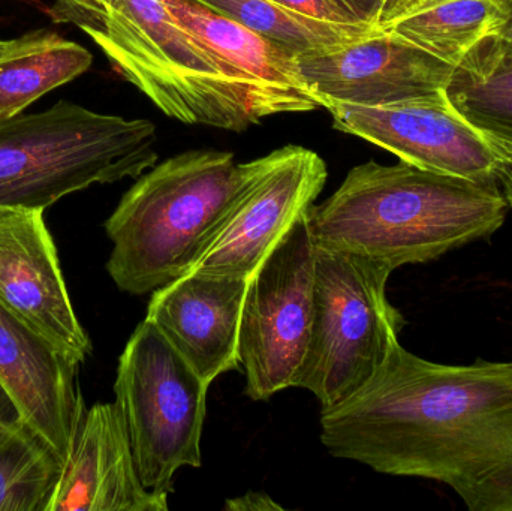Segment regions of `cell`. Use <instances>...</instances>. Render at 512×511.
Listing matches in <instances>:
<instances>
[{"mask_svg": "<svg viewBox=\"0 0 512 511\" xmlns=\"http://www.w3.org/2000/svg\"><path fill=\"white\" fill-rule=\"evenodd\" d=\"M271 2L279 3L291 11L307 15V17L318 18V20L330 21V23H354L330 0H271Z\"/></svg>", "mask_w": 512, "mask_h": 511, "instance_id": "obj_24", "label": "cell"}, {"mask_svg": "<svg viewBox=\"0 0 512 511\" xmlns=\"http://www.w3.org/2000/svg\"><path fill=\"white\" fill-rule=\"evenodd\" d=\"M469 77L477 80L492 81V83L505 84L512 86V65L496 66V68L480 69V71H466V69L456 68Z\"/></svg>", "mask_w": 512, "mask_h": 511, "instance_id": "obj_26", "label": "cell"}, {"mask_svg": "<svg viewBox=\"0 0 512 511\" xmlns=\"http://www.w3.org/2000/svg\"><path fill=\"white\" fill-rule=\"evenodd\" d=\"M44 212L0 206V303L81 365L92 344L75 315Z\"/></svg>", "mask_w": 512, "mask_h": 511, "instance_id": "obj_12", "label": "cell"}, {"mask_svg": "<svg viewBox=\"0 0 512 511\" xmlns=\"http://www.w3.org/2000/svg\"><path fill=\"white\" fill-rule=\"evenodd\" d=\"M20 420V414H18L17 408L12 404L5 390L0 387V429L14 425V423L20 422Z\"/></svg>", "mask_w": 512, "mask_h": 511, "instance_id": "obj_27", "label": "cell"}, {"mask_svg": "<svg viewBox=\"0 0 512 511\" xmlns=\"http://www.w3.org/2000/svg\"><path fill=\"white\" fill-rule=\"evenodd\" d=\"M445 93L466 120L512 158V86L477 80L454 69Z\"/></svg>", "mask_w": 512, "mask_h": 511, "instance_id": "obj_21", "label": "cell"}, {"mask_svg": "<svg viewBox=\"0 0 512 511\" xmlns=\"http://www.w3.org/2000/svg\"><path fill=\"white\" fill-rule=\"evenodd\" d=\"M246 164L224 150H189L137 177L105 221L107 272L144 296L188 273L239 194Z\"/></svg>", "mask_w": 512, "mask_h": 511, "instance_id": "obj_4", "label": "cell"}, {"mask_svg": "<svg viewBox=\"0 0 512 511\" xmlns=\"http://www.w3.org/2000/svg\"><path fill=\"white\" fill-rule=\"evenodd\" d=\"M325 110L337 131L423 170L499 185L512 168L511 156L466 120L447 96L379 107L328 102Z\"/></svg>", "mask_w": 512, "mask_h": 511, "instance_id": "obj_10", "label": "cell"}, {"mask_svg": "<svg viewBox=\"0 0 512 511\" xmlns=\"http://www.w3.org/2000/svg\"><path fill=\"white\" fill-rule=\"evenodd\" d=\"M164 2L173 17L233 72L255 123L276 114L324 108L304 80L294 51L195 0Z\"/></svg>", "mask_w": 512, "mask_h": 511, "instance_id": "obj_14", "label": "cell"}, {"mask_svg": "<svg viewBox=\"0 0 512 511\" xmlns=\"http://www.w3.org/2000/svg\"><path fill=\"white\" fill-rule=\"evenodd\" d=\"M298 68L324 102L379 105L445 98L454 66L408 39L378 30L322 53L300 54Z\"/></svg>", "mask_w": 512, "mask_h": 511, "instance_id": "obj_11", "label": "cell"}, {"mask_svg": "<svg viewBox=\"0 0 512 511\" xmlns=\"http://www.w3.org/2000/svg\"><path fill=\"white\" fill-rule=\"evenodd\" d=\"M138 476L116 402L84 411L47 511H167Z\"/></svg>", "mask_w": 512, "mask_h": 511, "instance_id": "obj_16", "label": "cell"}, {"mask_svg": "<svg viewBox=\"0 0 512 511\" xmlns=\"http://www.w3.org/2000/svg\"><path fill=\"white\" fill-rule=\"evenodd\" d=\"M249 278L188 272L153 291L144 320L204 383L240 368L239 335Z\"/></svg>", "mask_w": 512, "mask_h": 511, "instance_id": "obj_13", "label": "cell"}, {"mask_svg": "<svg viewBox=\"0 0 512 511\" xmlns=\"http://www.w3.org/2000/svg\"><path fill=\"white\" fill-rule=\"evenodd\" d=\"M264 38L300 54L322 53L360 41L379 27L330 23L291 11L271 0H195Z\"/></svg>", "mask_w": 512, "mask_h": 511, "instance_id": "obj_18", "label": "cell"}, {"mask_svg": "<svg viewBox=\"0 0 512 511\" xmlns=\"http://www.w3.org/2000/svg\"><path fill=\"white\" fill-rule=\"evenodd\" d=\"M9 39H0V53L8 47Z\"/></svg>", "mask_w": 512, "mask_h": 511, "instance_id": "obj_30", "label": "cell"}, {"mask_svg": "<svg viewBox=\"0 0 512 511\" xmlns=\"http://www.w3.org/2000/svg\"><path fill=\"white\" fill-rule=\"evenodd\" d=\"M439 2V0H399V6H397V17L409 14V12L417 11V9L424 8V6L432 5V3ZM394 18V20H396Z\"/></svg>", "mask_w": 512, "mask_h": 511, "instance_id": "obj_28", "label": "cell"}, {"mask_svg": "<svg viewBox=\"0 0 512 511\" xmlns=\"http://www.w3.org/2000/svg\"><path fill=\"white\" fill-rule=\"evenodd\" d=\"M393 270L357 255L316 248L309 345L295 387L331 410L363 389L393 348L405 318L391 305Z\"/></svg>", "mask_w": 512, "mask_h": 511, "instance_id": "obj_6", "label": "cell"}, {"mask_svg": "<svg viewBox=\"0 0 512 511\" xmlns=\"http://www.w3.org/2000/svg\"><path fill=\"white\" fill-rule=\"evenodd\" d=\"M496 14L489 32L466 54L456 68L466 71L512 65V0H492Z\"/></svg>", "mask_w": 512, "mask_h": 511, "instance_id": "obj_22", "label": "cell"}, {"mask_svg": "<svg viewBox=\"0 0 512 511\" xmlns=\"http://www.w3.org/2000/svg\"><path fill=\"white\" fill-rule=\"evenodd\" d=\"M331 456L445 483L471 511H512V363L427 362L399 344L354 396L321 411Z\"/></svg>", "mask_w": 512, "mask_h": 511, "instance_id": "obj_1", "label": "cell"}, {"mask_svg": "<svg viewBox=\"0 0 512 511\" xmlns=\"http://www.w3.org/2000/svg\"><path fill=\"white\" fill-rule=\"evenodd\" d=\"M495 14L492 0H439L390 21L382 29L456 68L487 35Z\"/></svg>", "mask_w": 512, "mask_h": 511, "instance_id": "obj_20", "label": "cell"}, {"mask_svg": "<svg viewBox=\"0 0 512 511\" xmlns=\"http://www.w3.org/2000/svg\"><path fill=\"white\" fill-rule=\"evenodd\" d=\"M224 510L228 511H274L285 510V507L273 500L265 492H248L242 497L231 498L225 503Z\"/></svg>", "mask_w": 512, "mask_h": 511, "instance_id": "obj_25", "label": "cell"}, {"mask_svg": "<svg viewBox=\"0 0 512 511\" xmlns=\"http://www.w3.org/2000/svg\"><path fill=\"white\" fill-rule=\"evenodd\" d=\"M315 257L304 215L249 278L239 362L252 401H267L297 383L312 327Z\"/></svg>", "mask_w": 512, "mask_h": 511, "instance_id": "obj_8", "label": "cell"}, {"mask_svg": "<svg viewBox=\"0 0 512 511\" xmlns=\"http://www.w3.org/2000/svg\"><path fill=\"white\" fill-rule=\"evenodd\" d=\"M78 366L0 303V387L63 461L87 410Z\"/></svg>", "mask_w": 512, "mask_h": 511, "instance_id": "obj_15", "label": "cell"}, {"mask_svg": "<svg viewBox=\"0 0 512 511\" xmlns=\"http://www.w3.org/2000/svg\"><path fill=\"white\" fill-rule=\"evenodd\" d=\"M505 186V198H507L508 206L512 207V168L510 173L505 176V179L502 180Z\"/></svg>", "mask_w": 512, "mask_h": 511, "instance_id": "obj_29", "label": "cell"}, {"mask_svg": "<svg viewBox=\"0 0 512 511\" xmlns=\"http://www.w3.org/2000/svg\"><path fill=\"white\" fill-rule=\"evenodd\" d=\"M63 464L23 420L0 429V511H47Z\"/></svg>", "mask_w": 512, "mask_h": 511, "instance_id": "obj_19", "label": "cell"}, {"mask_svg": "<svg viewBox=\"0 0 512 511\" xmlns=\"http://www.w3.org/2000/svg\"><path fill=\"white\" fill-rule=\"evenodd\" d=\"M156 126L59 101L0 123V206L42 207L158 162Z\"/></svg>", "mask_w": 512, "mask_h": 511, "instance_id": "obj_5", "label": "cell"}, {"mask_svg": "<svg viewBox=\"0 0 512 511\" xmlns=\"http://www.w3.org/2000/svg\"><path fill=\"white\" fill-rule=\"evenodd\" d=\"M349 20L370 27H382L397 17L399 0H330Z\"/></svg>", "mask_w": 512, "mask_h": 511, "instance_id": "obj_23", "label": "cell"}, {"mask_svg": "<svg viewBox=\"0 0 512 511\" xmlns=\"http://www.w3.org/2000/svg\"><path fill=\"white\" fill-rule=\"evenodd\" d=\"M92 63L89 50L53 30H33L9 39L0 53V123L81 77Z\"/></svg>", "mask_w": 512, "mask_h": 511, "instance_id": "obj_17", "label": "cell"}, {"mask_svg": "<svg viewBox=\"0 0 512 511\" xmlns=\"http://www.w3.org/2000/svg\"><path fill=\"white\" fill-rule=\"evenodd\" d=\"M496 183L423 170L400 161L357 165L306 221L316 248L357 255L391 270L436 260L504 225Z\"/></svg>", "mask_w": 512, "mask_h": 511, "instance_id": "obj_2", "label": "cell"}, {"mask_svg": "<svg viewBox=\"0 0 512 511\" xmlns=\"http://www.w3.org/2000/svg\"><path fill=\"white\" fill-rule=\"evenodd\" d=\"M51 21L74 24L162 113L188 125H255L245 90L171 14L164 0H54Z\"/></svg>", "mask_w": 512, "mask_h": 511, "instance_id": "obj_3", "label": "cell"}, {"mask_svg": "<svg viewBox=\"0 0 512 511\" xmlns=\"http://www.w3.org/2000/svg\"><path fill=\"white\" fill-rule=\"evenodd\" d=\"M324 159L301 146L246 162V177L189 272L251 278L324 189Z\"/></svg>", "mask_w": 512, "mask_h": 511, "instance_id": "obj_9", "label": "cell"}, {"mask_svg": "<svg viewBox=\"0 0 512 511\" xmlns=\"http://www.w3.org/2000/svg\"><path fill=\"white\" fill-rule=\"evenodd\" d=\"M209 387L153 324H138L120 356L114 393L147 491L170 497L180 468L201 467Z\"/></svg>", "mask_w": 512, "mask_h": 511, "instance_id": "obj_7", "label": "cell"}]
</instances>
